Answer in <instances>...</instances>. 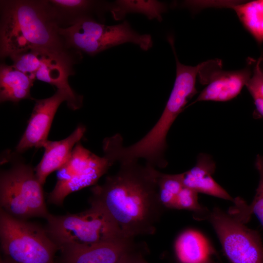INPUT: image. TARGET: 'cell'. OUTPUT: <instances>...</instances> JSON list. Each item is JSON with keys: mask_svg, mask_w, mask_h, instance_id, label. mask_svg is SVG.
Segmentation results:
<instances>
[{"mask_svg": "<svg viewBox=\"0 0 263 263\" xmlns=\"http://www.w3.org/2000/svg\"><path fill=\"white\" fill-rule=\"evenodd\" d=\"M120 164L115 174L92 188L90 205L104 212L127 238L154 234L165 208L159 197V171L138 161Z\"/></svg>", "mask_w": 263, "mask_h": 263, "instance_id": "obj_1", "label": "cell"}, {"mask_svg": "<svg viewBox=\"0 0 263 263\" xmlns=\"http://www.w3.org/2000/svg\"><path fill=\"white\" fill-rule=\"evenodd\" d=\"M1 58L31 50L65 52L69 48L49 0H0Z\"/></svg>", "mask_w": 263, "mask_h": 263, "instance_id": "obj_2", "label": "cell"}, {"mask_svg": "<svg viewBox=\"0 0 263 263\" xmlns=\"http://www.w3.org/2000/svg\"><path fill=\"white\" fill-rule=\"evenodd\" d=\"M168 41L176 61V78L173 89L158 121L145 136L132 146L137 157L153 164H160L165 160L168 133L188 100L197 93L196 77L203 64L202 62L192 66L182 64L176 54L173 39Z\"/></svg>", "mask_w": 263, "mask_h": 263, "instance_id": "obj_3", "label": "cell"}, {"mask_svg": "<svg viewBox=\"0 0 263 263\" xmlns=\"http://www.w3.org/2000/svg\"><path fill=\"white\" fill-rule=\"evenodd\" d=\"M19 154L16 151H9L2 160L10 163L11 166L0 172V207L19 219H46L50 213L45 202L42 185L35 169L24 162Z\"/></svg>", "mask_w": 263, "mask_h": 263, "instance_id": "obj_4", "label": "cell"}, {"mask_svg": "<svg viewBox=\"0 0 263 263\" xmlns=\"http://www.w3.org/2000/svg\"><path fill=\"white\" fill-rule=\"evenodd\" d=\"M46 230L59 247L96 244L127 238L102 210L91 205L79 213L54 215L46 219Z\"/></svg>", "mask_w": 263, "mask_h": 263, "instance_id": "obj_5", "label": "cell"}, {"mask_svg": "<svg viewBox=\"0 0 263 263\" xmlns=\"http://www.w3.org/2000/svg\"><path fill=\"white\" fill-rule=\"evenodd\" d=\"M0 239L4 263H55L59 250L46 229L0 208Z\"/></svg>", "mask_w": 263, "mask_h": 263, "instance_id": "obj_6", "label": "cell"}, {"mask_svg": "<svg viewBox=\"0 0 263 263\" xmlns=\"http://www.w3.org/2000/svg\"><path fill=\"white\" fill-rule=\"evenodd\" d=\"M59 33L69 48L91 56L127 42L135 44L144 51L150 49L153 44L150 35L138 33L127 21L107 25L91 17H83L68 27L60 28Z\"/></svg>", "mask_w": 263, "mask_h": 263, "instance_id": "obj_7", "label": "cell"}, {"mask_svg": "<svg viewBox=\"0 0 263 263\" xmlns=\"http://www.w3.org/2000/svg\"><path fill=\"white\" fill-rule=\"evenodd\" d=\"M113 164L106 155L99 156L78 142L69 160L58 170L57 182L48 194V202L62 206L69 194L94 186Z\"/></svg>", "mask_w": 263, "mask_h": 263, "instance_id": "obj_8", "label": "cell"}, {"mask_svg": "<svg viewBox=\"0 0 263 263\" xmlns=\"http://www.w3.org/2000/svg\"><path fill=\"white\" fill-rule=\"evenodd\" d=\"M208 218L231 263H263V246L257 231L218 207L210 212Z\"/></svg>", "mask_w": 263, "mask_h": 263, "instance_id": "obj_9", "label": "cell"}, {"mask_svg": "<svg viewBox=\"0 0 263 263\" xmlns=\"http://www.w3.org/2000/svg\"><path fill=\"white\" fill-rule=\"evenodd\" d=\"M83 97L57 90L52 96L36 100L27 126L16 148L19 154L32 148H41L47 137L55 115L59 105L66 101L68 107L75 110L81 108Z\"/></svg>", "mask_w": 263, "mask_h": 263, "instance_id": "obj_10", "label": "cell"}, {"mask_svg": "<svg viewBox=\"0 0 263 263\" xmlns=\"http://www.w3.org/2000/svg\"><path fill=\"white\" fill-rule=\"evenodd\" d=\"M221 67L220 60L203 62L198 75L200 82L207 85L192 104L201 101H226L240 94L250 76L249 65L233 71H223Z\"/></svg>", "mask_w": 263, "mask_h": 263, "instance_id": "obj_11", "label": "cell"}, {"mask_svg": "<svg viewBox=\"0 0 263 263\" xmlns=\"http://www.w3.org/2000/svg\"><path fill=\"white\" fill-rule=\"evenodd\" d=\"M134 238L61 248L64 263H117L135 244Z\"/></svg>", "mask_w": 263, "mask_h": 263, "instance_id": "obj_12", "label": "cell"}, {"mask_svg": "<svg viewBox=\"0 0 263 263\" xmlns=\"http://www.w3.org/2000/svg\"><path fill=\"white\" fill-rule=\"evenodd\" d=\"M85 131V128L79 125L64 139L55 141L48 140L44 143L42 147L44 149L43 156L35 169L36 175L42 186L50 174L60 169L67 162Z\"/></svg>", "mask_w": 263, "mask_h": 263, "instance_id": "obj_13", "label": "cell"}, {"mask_svg": "<svg viewBox=\"0 0 263 263\" xmlns=\"http://www.w3.org/2000/svg\"><path fill=\"white\" fill-rule=\"evenodd\" d=\"M215 163L210 155L200 153L196 165L190 169L181 173L183 185L195 191L225 200L233 198L213 178Z\"/></svg>", "mask_w": 263, "mask_h": 263, "instance_id": "obj_14", "label": "cell"}, {"mask_svg": "<svg viewBox=\"0 0 263 263\" xmlns=\"http://www.w3.org/2000/svg\"><path fill=\"white\" fill-rule=\"evenodd\" d=\"M174 249L181 263L207 262L213 251L207 238L193 229L185 230L179 235L175 242Z\"/></svg>", "mask_w": 263, "mask_h": 263, "instance_id": "obj_15", "label": "cell"}, {"mask_svg": "<svg viewBox=\"0 0 263 263\" xmlns=\"http://www.w3.org/2000/svg\"><path fill=\"white\" fill-rule=\"evenodd\" d=\"M35 80L19 71L12 65L0 66V101L17 103L31 99L30 90Z\"/></svg>", "mask_w": 263, "mask_h": 263, "instance_id": "obj_16", "label": "cell"}, {"mask_svg": "<svg viewBox=\"0 0 263 263\" xmlns=\"http://www.w3.org/2000/svg\"><path fill=\"white\" fill-rule=\"evenodd\" d=\"M210 6L230 8L234 10L244 27L259 44L263 42V0L242 3L235 2H210Z\"/></svg>", "mask_w": 263, "mask_h": 263, "instance_id": "obj_17", "label": "cell"}, {"mask_svg": "<svg viewBox=\"0 0 263 263\" xmlns=\"http://www.w3.org/2000/svg\"><path fill=\"white\" fill-rule=\"evenodd\" d=\"M167 9L166 4L162 2L154 0H118L110 3L109 10L115 20H121L127 14L140 13L149 19L162 20V14Z\"/></svg>", "mask_w": 263, "mask_h": 263, "instance_id": "obj_18", "label": "cell"}, {"mask_svg": "<svg viewBox=\"0 0 263 263\" xmlns=\"http://www.w3.org/2000/svg\"><path fill=\"white\" fill-rule=\"evenodd\" d=\"M61 28L68 27L77 20L90 17L88 14L93 10L104 7L99 1L88 0H51Z\"/></svg>", "mask_w": 263, "mask_h": 263, "instance_id": "obj_19", "label": "cell"}, {"mask_svg": "<svg viewBox=\"0 0 263 263\" xmlns=\"http://www.w3.org/2000/svg\"><path fill=\"white\" fill-rule=\"evenodd\" d=\"M46 50H31L10 56L13 66L32 79L38 69L43 54ZM49 51V50H48Z\"/></svg>", "mask_w": 263, "mask_h": 263, "instance_id": "obj_20", "label": "cell"}, {"mask_svg": "<svg viewBox=\"0 0 263 263\" xmlns=\"http://www.w3.org/2000/svg\"><path fill=\"white\" fill-rule=\"evenodd\" d=\"M247 61L251 74L245 86L253 98L263 99V57L257 59L249 57Z\"/></svg>", "mask_w": 263, "mask_h": 263, "instance_id": "obj_21", "label": "cell"}, {"mask_svg": "<svg viewBox=\"0 0 263 263\" xmlns=\"http://www.w3.org/2000/svg\"><path fill=\"white\" fill-rule=\"evenodd\" d=\"M255 167L259 172L260 180L255 195L251 204L248 206L249 213L254 214L263 226V156L257 155Z\"/></svg>", "mask_w": 263, "mask_h": 263, "instance_id": "obj_22", "label": "cell"}, {"mask_svg": "<svg viewBox=\"0 0 263 263\" xmlns=\"http://www.w3.org/2000/svg\"><path fill=\"white\" fill-rule=\"evenodd\" d=\"M157 185L159 195L173 194L177 196L184 187L181 173L169 174L159 171Z\"/></svg>", "mask_w": 263, "mask_h": 263, "instance_id": "obj_23", "label": "cell"}, {"mask_svg": "<svg viewBox=\"0 0 263 263\" xmlns=\"http://www.w3.org/2000/svg\"><path fill=\"white\" fill-rule=\"evenodd\" d=\"M198 193L184 187L177 195L176 209H186L197 213L205 211L198 202Z\"/></svg>", "mask_w": 263, "mask_h": 263, "instance_id": "obj_24", "label": "cell"}, {"mask_svg": "<svg viewBox=\"0 0 263 263\" xmlns=\"http://www.w3.org/2000/svg\"><path fill=\"white\" fill-rule=\"evenodd\" d=\"M135 245L127 251L120 259L117 263H135L140 255L135 254L134 250Z\"/></svg>", "mask_w": 263, "mask_h": 263, "instance_id": "obj_25", "label": "cell"}, {"mask_svg": "<svg viewBox=\"0 0 263 263\" xmlns=\"http://www.w3.org/2000/svg\"><path fill=\"white\" fill-rule=\"evenodd\" d=\"M253 99L258 112L263 116V99L259 98Z\"/></svg>", "mask_w": 263, "mask_h": 263, "instance_id": "obj_26", "label": "cell"}, {"mask_svg": "<svg viewBox=\"0 0 263 263\" xmlns=\"http://www.w3.org/2000/svg\"><path fill=\"white\" fill-rule=\"evenodd\" d=\"M135 263H148L145 261L143 260L142 257L140 256L137 259Z\"/></svg>", "mask_w": 263, "mask_h": 263, "instance_id": "obj_27", "label": "cell"}, {"mask_svg": "<svg viewBox=\"0 0 263 263\" xmlns=\"http://www.w3.org/2000/svg\"><path fill=\"white\" fill-rule=\"evenodd\" d=\"M0 263H4L3 260L0 259Z\"/></svg>", "mask_w": 263, "mask_h": 263, "instance_id": "obj_28", "label": "cell"}, {"mask_svg": "<svg viewBox=\"0 0 263 263\" xmlns=\"http://www.w3.org/2000/svg\"><path fill=\"white\" fill-rule=\"evenodd\" d=\"M208 263V262H204V263Z\"/></svg>", "mask_w": 263, "mask_h": 263, "instance_id": "obj_29", "label": "cell"}]
</instances>
